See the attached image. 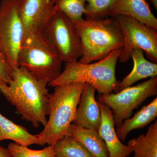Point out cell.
Instances as JSON below:
<instances>
[{
  "label": "cell",
  "instance_id": "cell-1",
  "mask_svg": "<svg viewBox=\"0 0 157 157\" xmlns=\"http://www.w3.org/2000/svg\"><path fill=\"white\" fill-rule=\"evenodd\" d=\"M13 70L12 81L9 85H0V93L15 107L22 119L36 128L40 125L45 127L48 115V84L22 67Z\"/></svg>",
  "mask_w": 157,
  "mask_h": 157
},
{
  "label": "cell",
  "instance_id": "cell-2",
  "mask_svg": "<svg viewBox=\"0 0 157 157\" xmlns=\"http://www.w3.org/2000/svg\"><path fill=\"white\" fill-rule=\"evenodd\" d=\"M85 84L73 82L54 86V91L49 95V118L42 132L36 135L40 145L53 146L65 136L72 135L70 128Z\"/></svg>",
  "mask_w": 157,
  "mask_h": 157
},
{
  "label": "cell",
  "instance_id": "cell-3",
  "mask_svg": "<svg viewBox=\"0 0 157 157\" xmlns=\"http://www.w3.org/2000/svg\"><path fill=\"white\" fill-rule=\"evenodd\" d=\"M73 21L81 40L82 55L79 63L88 64L103 59L122 48L123 36L115 17L82 19Z\"/></svg>",
  "mask_w": 157,
  "mask_h": 157
},
{
  "label": "cell",
  "instance_id": "cell-4",
  "mask_svg": "<svg viewBox=\"0 0 157 157\" xmlns=\"http://www.w3.org/2000/svg\"><path fill=\"white\" fill-rule=\"evenodd\" d=\"M121 50L122 48L114 49L105 58L92 63H82L78 61L66 63L63 72L48 86L81 82L92 85L99 94L117 92L120 81L116 77L115 70Z\"/></svg>",
  "mask_w": 157,
  "mask_h": 157
},
{
  "label": "cell",
  "instance_id": "cell-5",
  "mask_svg": "<svg viewBox=\"0 0 157 157\" xmlns=\"http://www.w3.org/2000/svg\"><path fill=\"white\" fill-rule=\"evenodd\" d=\"M63 62L57 51L43 33L25 40L17 57L18 67L48 86L60 75Z\"/></svg>",
  "mask_w": 157,
  "mask_h": 157
},
{
  "label": "cell",
  "instance_id": "cell-6",
  "mask_svg": "<svg viewBox=\"0 0 157 157\" xmlns=\"http://www.w3.org/2000/svg\"><path fill=\"white\" fill-rule=\"evenodd\" d=\"M157 94V76L133 86L125 88L115 93L99 94L98 101L112 112L114 125L118 128L132 115L134 109L147 98Z\"/></svg>",
  "mask_w": 157,
  "mask_h": 157
},
{
  "label": "cell",
  "instance_id": "cell-7",
  "mask_svg": "<svg viewBox=\"0 0 157 157\" xmlns=\"http://www.w3.org/2000/svg\"><path fill=\"white\" fill-rule=\"evenodd\" d=\"M117 20L123 36V45L119 60L126 63L133 51L139 48L147 58L157 63V30L131 16L119 15Z\"/></svg>",
  "mask_w": 157,
  "mask_h": 157
},
{
  "label": "cell",
  "instance_id": "cell-8",
  "mask_svg": "<svg viewBox=\"0 0 157 157\" xmlns=\"http://www.w3.org/2000/svg\"><path fill=\"white\" fill-rule=\"evenodd\" d=\"M43 34L65 63L77 61L82 56L81 40L74 24L60 10L51 17Z\"/></svg>",
  "mask_w": 157,
  "mask_h": 157
},
{
  "label": "cell",
  "instance_id": "cell-9",
  "mask_svg": "<svg viewBox=\"0 0 157 157\" xmlns=\"http://www.w3.org/2000/svg\"><path fill=\"white\" fill-rule=\"evenodd\" d=\"M24 41V29L17 0L0 2V51L12 70L18 67L17 57Z\"/></svg>",
  "mask_w": 157,
  "mask_h": 157
},
{
  "label": "cell",
  "instance_id": "cell-10",
  "mask_svg": "<svg viewBox=\"0 0 157 157\" xmlns=\"http://www.w3.org/2000/svg\"><path fill=\"white\" fill-rule=\"evenodd\" d=\"M17 6L23 27V43L27 39L43 34L57 10L53 0H17Z\"/></svg>",
  "mask_w": 157,
  "mask_h": 157
},
{
  "label": "cell",
  "instance_id": "cell-11",
  "mask_svg": "<svg viewBox=\"0 0 157 157\" xmlns=\"http://www.w3.org/2000/svg\"><path fill=\"white\" fill-rule=\"evenodd\" d=\"M96 91L92 85L85 83L76 110V118L73 124L98 132L101 116L98 102L96 100Z\"/></svg>",
  "mask_w": 157,
  "mask_h": 157
},
{
  "label": "cell",
  "instance_id": "cell-12",
  "mask_svg": "<svg viewBox=\"0 0 157 157\" xmlns=\"http://www.w3.org/2000/svg\"><path fill=\"white\" fill-rule=\"evenodd\" d=\"M98 102L101 116L98 132L106 144L109 157L128 156L133 151L131 147L124 145L118 137L111 110L105 104L98 101Z\"/></svg>",
  "mask_w": 157,
  "mask_h": 157
},
{
  "label": "cell",
  "instance_id": "cell-13",
  "mask_svg": "<svg viewBox=\"0 0 157 157\" xmlns=\"http://www.w3.org/2000/svg\"><path fill=\"white\" fill-rule=\"evenodd\" d=\"M119 15L131 16L157 30V19L146 0H113L108 17Z\"/></svg>",
  "mask_w": 157,
  "mask_h": 157
},
{
  "label": "cell",
  "instance_id": "cell-14",
  "mask_svg": "<svg viewBox=\"0 0 157 157\" xmlns=\"http://www.w3.org/2000/svg\"><path fill=\"white\" fill-rule=\"evenodd\" d=\"M131 57L134 62V67L132 72L124 77L122 81L120 82L118 86V91L131 86L140 79L157 76V63L145 59L143 50L139 48L134 49Z\"/></svg>",
  "mask_w": 157,
  "mask_h": 157
},
{
  "label": "cell",
  "instance_id": "cell-15",
  "mask_svg": "<svg viewBox=\"0 0 157 157\" xmlns=\"http://www.w3.org/2000/svg\"><path fill=\"white\" fill-rule=\"evenodd\" d=\"M157 116V98L150 104L143 106L131 118L126 119L117 128V135L121 141H124L131 131L143 128L155 119Z\"/></svg>",
  "mask_w": 157,
  "mask_h": 157
},
{
  "label": "cell",
  "instance_id": "cell-16",
  "mask_svg": "<svg viewBox=\"0 0 157 157\" xmlns=\"http://www.w3.org/2000/svg\"><path fill=\"white\" fill-rule=\"evenodd\" d=\"M71 135L90 152L93 157H109L106 144L97 131L72 124Z\"/></svg>",
  "mask_w": 157,
  "mask_h": 157
},
{
  "label": "cell",
  "instance_id": "cell-17",
  "mask_svg": "<svg viewBox=\"0 0 157 157\" xmlns=\"http://www.w3.org/2000/svg\"><path fill=\"white\" fill-rule=\"evenodd\" d=\"M6 140H13L24 146L40 145L36 135L30 134L25 128L14 123L0 113V142Z\"/></svg>",
  "mask_w": 157,
  "mask_h": 157
},
{
  "label": "cell",
  "instance_id": "cell-18",
  "mask_svg": "<svg viewBox=\"0 0 157 157\" xmlns=\"http://www.w3.org/2000/svg\"><path fill=\"white\" fill-rule=\"evenodd\" d=\"M133 157H157V121L148 127L146 135H140L129 140Z\"/></svg>",
  "mask_w": 157,
  "mask_h": 157
},
{
  "label": "cell",
  "instance_id": "cell-19",
  "mask_svg": "<svg viewBox=\"0 0 157 157\" xmlns=\"http://www.w3.org/2000/svg\"><path fill=\"white\" fill-rule=\"evenodd\" d=\"M56 157H93L72 135H67L53 146Z\"/></svg>",
  "mask_w": 157,
  "mask_h": 157
},
{
  "label": "cell",
  "instance_id": "cell-20",
  "mask_svg": "<svg viewBox=\"0 0 157 157\" xmlns=\"http://www.w3.org/2000/svg\"><path fill=\"white\" fill-rule=\"evenodd\" d=\"M56 8L63 12L72 21L83 18L86 0H53Z\"/></svg>",
  "mask_w": 157,
  "mask_h": 157
},
{
  "label": "cell",
  "instance_id": "cell-21",
  "mask_svg": "<svg viewBox=\"0 0 157 157\" xmlns=\"http://www.w3.org/2000/svg\"><path fill=\"white\" fill-rule=\"evenodd\" d=\"M7 148L12 157H56L53 146L50 145L36 150L29 148L28 146L11 142Z\"/></svg>",
  "mask_w": 157,
  "mask_h": 157
},
{
  "label": "cell",
  "instance_id": "cell-22",
  "mask_svg": "<svg viewBox=\"0 0 157 157\" xmlns=\"http://www.w3.org/2000/svg\"><path fill=\"white\" fill-rule=\"evenodd\" d=\"M113 0H86V19L103 18L108 17Z\"/></svg>",
  "mask_w": 157,
  "mask_h": 157
},
{
  "label": "cell",
  "instance_id": "cell-23",
  "mask_svg": "<svg viewBox=\"0 0 157 157\" xmlns=\"http://www.w3.org/2000/svg\"><path fill=\"white\" fill-rule=\"evenodd\" d=\"M13 70L0 51V85H9L12 80Z\"/></svg>",
  "mask_w": 157,
  "mask_h": 157
},
{
  "label": "cell",
  "instance_id": "cell-24",
  "mask_svg": "<svg viewBox=\"0 0 157 157\" xmlns=\"http://www.w3.org/2000/svg\"><path fill=\"white\" fill-rule=\"evenodd\" d=\"M0 157H12L8 148L0 146Z\"/></svg>",
  "mask_w": 157,
  "mask_h": 157
},
{
  "label": "cell",
  "instance_id": "cell-25",
  "mask_svg": "<svg viewBox=\"0 0 157 157\" xmlns=\"http://www.w3.org/2000/svg\"><path fill=\"white\" fill-rule=\"evenodd\" d=\"M151 3L156 9H157V0H150Z\"/></svg>",
  "mask_w": 157,
  "mask_h": 157
}]
</instances>
